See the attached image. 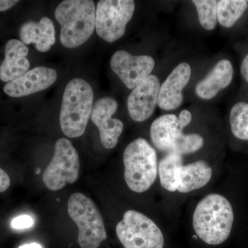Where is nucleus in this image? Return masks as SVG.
Wrapping results in <instances>:
<instances>
[{
  "label": "nucleus",
  "mask_w": 248,
  "mask_h": 248,
  "mask_svg": "<svg viewBox=\"0 0 248 248\" xmlns=\"http://www.w3.org/2000/svg\"><path fill=\"white\" fill-rule=\"evenodd\" d=\"M234 212L229 201L218 194H210L197 204L193 214V228L203 242L217 246L231 235Z\"/></svg>",
  "instance_id": "1"
},
{
  "label": "nucleus",
  "mask_w": 248,
  "mask_h": 248,
  "mask_svg": "<svg viewBox=\"0 0 248 248\" xmlns=\"http://www.w3.org/2000/svg\"><path fill=\"white\" fill-rule=\"evenodd\" d=\"M55 16L61 27L60 42L67 48L82 45L95 29L96 6L92 0H65Z\"/></svg>",
  "instance_id": "2"
},
{
  "label": "nucleus",
  "mask_w": 248,
  "mask_h": 248,
  "mask_svg": "<svg viewBox=\"0 0 248 248\" xmlns=\"http://www.w3.org/2000/svg\"><path fill=\"white\" fill-rule=\"evenodd\" d=\"M94 93L83 79L71 80L65 88L60 114V127L70 138L84 135L93 110Z\"/></svg>",
  "instance_id": "3"
},
{
  "label": "nucleus",
  "mask_w": 248,
  "mask_h": 248,
  "mask_svg": "<svg viewBox=\"0 0 248 248\" xmlns=\"http://www.w3.org/2000/svg\"><path fill=\"white\" fill-rule=\"evenodd\" d=\"M123 160L124 179L129 188L138 193L149 190L157 177L154 148L144 139H137L125 148Z\"/></svg>",
  "instance_id": "4"
},
{
  "label": "nucleus",
  "mask_w": 248,
  "mask_h": 248,
  "mask_svg": "<svg viewBox=\"0 0 248 248\" xmlns=\"http://www.w3.org/2000/svg\"><path fill=\"white\" fill-rule=\"evenodd\" d=\"M68 213L79 229L78 243L81 248H98L107 239L104 220L95 203L84 194L70 197Z\"/></svg>",
  "instance_id": "5"
},
{
  "label": "nucleus",
  "mask_w": 248,
  "mask_h": 248,
  "mask_svg": "<svg viewBox=\"0 0 248 248\" xmlns=\"http://www.w3.org/2000/svg\"><path fill=\"white\" fill-rule=\"evenodd\" d=\"M184 128L175 115L161 116L152 124V141L157 149L167 153L182 156L200 151L203 146V138L198 134L186 135L183 133Z\"/></svg>",
  "instance_id": "6"
},
{
  "label": "nucleus",
  "mask_w": 248,
  "mask_h": 248,
  "mask_svg": "<svg viewBox=\"0 0 248 248\" xmlns=\"http://www.w3.org/2000/svg\"><path fill=\"white\" fill-rule=\"evenodd\" d=\"M117 237L124 248H163L164 236L159 227L146 215L135 210L124 213L116 226Z\"/></svg>",
  "instance_id": "7"
},
{
  "label": "nucleus",
  "mask_w": 248,
  "mask_h": 248,
  "mask_svg": "<svg viewBox=\"0 0 248 248\" xmlns=\"http://www.w3.org/2000/svg\"><path fill=\"white\" fill-rule=\"evenodd\" d=\"M79 155L69 140L61 138L55 145V152L43 174V182L52 191L63 188L66 184H72L79 177Z\"/></svg>",
  "instance_id": "8"
},
{
  "label": "nucleus",
  "mask_w": 248,
  "mask_h": 248,
  "mask_svg": "<svg viewBox=\"0 0 248 248\" xmlns=\"http://www.w3.org/2000/svg\"><path fill=\"white\" fill-rule=\"evenodd\" d=\"M135 10L132 0H101L96 7L95 30L101 38L114 42L123 37Z\"/></svg>",
  "instance_id": "9"
},
{
  "label": "nucleus",
  "mask_w": 248,
  "mask_h": 248,
  "mask_svg": "<svg viewBox=\"0 0 248 248\" xmlns=\"http://www.w3.org/2000/svg\"><path fill=\"white\" fill-rule=\"evenodd\" d=\"M155 62L148 55L135 56L124 50L112 55L110 66L114 73L128 89L133 90L151 76Z\"/></svg>",
  "instance_id": "10"
},
{
  "label": "nucleus",
  "mask_w": 248,
  "mask_h": 248,
  "mask_svg": "<svg viewBox=\"0 0 248 248\" xmlns=\"http://www.w3.org/2000/svg\"><path fill=\"white\" fill-rule=\"evenodd\" d=\"M118 104L113 98L102 97L93 106L91 118L99 129L101 142L107 149L117 146L123 132L124 124L118 119L112 118Z\"/></svg>",
  "instance_id": "11"
},
{
  "label": "nucleus",
  "mask_w": 248,
  "mask_h": 248,
  "mask_svg": "<svg viewBox=\"0 0 248 248\" xmlns=\"http://www.w3.org/2000/svg\"><path fill=\"white\" fill-rule=\"evenodd\" d=\"M157 77L151 75L133 90L128 98V110L130 117L135 122H143L154 113L160 89Z\"/></svg>",
  "instance_id": "12"
},
{
  "label": "nucleus",
  "mask_w": 248,
  "mask_h": 248,
  "mask_svg": "<svg viewBox=\"0 0 248 248\" xmlns=\"http://www.w3.org/2000/svg\"><path fill=\"white\" fill-rule=\"evenodd\" d=\"M58 73L53 68L39 66L8 82L4 93L11 97H22L48 89L56 81Z\"/></svg>",
  "instance_id": "13"
},
{
  "label": "nucleus",
  "mask_w": 248,
  "mask_h": 248,
  "mask_svg": "<svg viewBox=\"0 0 248 248\" xmlns=\"http://www.w3.org/2000/svg\"><path fill=\"white\" fill-rule=\"evenodd\" d=\"M192 69L187 63H181L160 86L158 106L164 110H173L182 104L183 90L190 81Z\"/></svg>",
  "instance_id": "14"
},
{
  "label": "nucleus",
  "mask_w": 248,
  "mask_h": 248,
  "mask_svg": "<svg viewBox=\"0 0 248 248\" xmlns=\"http://www.w3.org/2000/svg\"><path fill=\"white\" fill-rule=\"evenodd\" d=\"M29 48L18 40H11L5 47V58L0 66V79L10 82L29 71L30 62L27 59Z\"/></svg>",
  "instance_id": "15"
},
{
  "label": "nucleus",
  "mask_w": 248,
  "mask_h": 248,
  "mask_svg": "<svg viewBox=\"0 0 248 248\" xmlns=\"http://www.w3.org/2000/svg\"><path fill=\"white\" fill-rule=\"evenodd\" d=\"M234 68L226 59L218 62L210 73L198 83L196 93L201 99H213L222 90L226 89L232 81Z\"/></svg>",
  "instance_id": "16"
},
{
  "label": "nucleus",
  "mask_w": 248,
  "mask_h": 248,
  "mask_svg": "<svg viewBox=\"0 0 248 248\" xmlns=\"http://www.w3.org/2000/svg\"><path fill=\"white\" fill-rule=\"evenodd\" d=\"M19 37L24 45L34 44L38 51L46 53L56 41L53 21L44 17L37 22L29 21L24 23L19 30Z\"/></svg>",
  "instance_id": "17"
},
{
  "label": "nucleus",
  "mask_w": 248,
  "mask_h": 248,
  "mask_svg": "<svg viewBox=\"0 0 248 248\" xmlns=\"http://www.w3.org/2000/svg\"><path fill=\"white\" fill-rule=\"evenodd\" d=\"M213 170L204 161H197L186 166L183 165L178 178L177 191L187 193L198 190L208 184Z\"/></svg>",
  "instance_id": "18"
},
{
  "label": "nucleus",
  "mask_w": 248,
  "mask_h": 248,
  "mask_svg": "<svg viewBox=\"0 0 248 248\" xmlns=\"http://www.w3.org/2000/svg\"><path fill=\"white\" fill-rule=\"evenodd\" d=\"M183 166L182 155L167 153L160 161L159 175L161 186L169 192L177 191L178 178Z\"/></svg>",
  "instance_id": "19"
},
{
  "label": "nucleus",
  "mask_w": 248,
  "mask_h": 248,
  "mask_svg": "<svg viewBox=\"0 0 248 248\" xmlns=\"http://www.w3.org/2000/svg\"><path fill=\"white\" fill-rule=\"evenodd\" d=\"M248 7V1L244 0H220L217 1V20L222 27H233Z\"/></svg>",
  "instance_id": "20"
},
{
  "label": "nucleus",
  "mask_w": 248,
  "mask_h": 248,
  "mask_svg": "<svg viewBox=\"0 0 248 248\" xmlns=\"http://www.w3.org/2000/svg\"><path fill=\"white\" fill-rule=\"evenodd\" d=\"M230 124L235 138L248 140V103L238 102L231 108Z\"/></svg>",
  "instance_id": "21"
},
{
  "label": "nucleus",
  "mask_w": 248,
  "mask_h": 248,
  "mask_svg": "<svg viewBox=\"0 0 248 248\" xmlns=\"http://www.w3.org/2000/svg\"><path fill=\"white\" fill-rule=\"evenodd\" d=\"M217 1L216 0H194L192 1L197 9L201 26L208 31H212L217 27Z\"/></svg>",
  "instance_id": "22"
},
{
  "label": "nucleus",
  "mask_w": 248,
  "mask_h": 248,
  "mask_svg": "<svg viewBox=\"0 0 248 248\" xmlns=\"http://www.w3.org/2000/svg\"><path fill=\"white\" fill-rule=\"evenodd\" d=\"M34 221L29 215H22L15 218L11 222V226L16 230L30 228L33 226Z\"/></svg>",
  "instance_id": "23"
},
{
  "label": "nucleus",
  "mask_w": 248,
  "mask_h": 248,
  "mask_svg": "<svg viewBox=\"0 0 248 248\" xmlns=\"http://www.w3.org/2000/svg\"><path fill=\"white\" fill-rule=\"evenodd\" d=\"M10 185H11V179L9 176L0 167V193L8 190Z\"/></svg>",
  "instance_id": "24"
},
{
  "label": "nucleus",
  "mask_w": 248,
  "mask_h": 248,
  "mask_svg": "<svg viewBox=\"0 0 248 248\" xmlns=\"http://www.w3.org/2000/svg\"><path fill=\"white\" fill-rule=\"evenodd\" d=\"M192 118V114H191L190 111L187 110H182L181 113L179 114V117H178L179 123L184 128H186L187 125L190 124Z\"/></svg>",
  "instance_id": "25"
},
{
  "label": "nucleus",
  "mask_w": 248,
  "mask_h": 248,
  "mask_svg": "<svg viewBox=\"0 0 248 248\" xmlns=\"http://www.w3.org/2000/svg\"><path fill=\"white\" fill-rule=\"evenodd\" d=\"M241 73L243 78L248 83V54L245 57L241 63Z\"/></svg>",
  "instance_id": "26"
},
{
  "label": "nucleus",
  "mask_w": 248,
  "mask_h": 248,
  "mask_svg": "<svg viewBox=\"0 0 248 248\" xmlns=\"http://www.w3.org/2000/svg\"><path fill=\"white\" fill-rule=\"evenodd\" d=\"M19 1H16V0H13V1L11 0H0V11H5L11 9Z\"/></svg>",
  "instance_id": "27"
},
{
  "label": "nucleus",
  "mask_w": 248,
  "mask_h": 248,
  "mask_svg": "<svg viewBox=\"0 0 248 248\" xmlns=\"http://www.w3.org/2000/svg\"><path fill=\"white\" fill-rule=\"evenodd\" d=\"M19 248H43L41 245L37 243H32V244H25L21 246Z\"/></svg>",
  "instance_id": "28"
},
{
  "label": "nucleus",
  "mask_w": 248,
  "mask_h": 248,
  "mask_svg": "<svg viewBox=\"0 0 248 248\" xmlns=\"http://www.w3.org/2000/svg\"></svg>",
  "instance_id": "29"
}]
</instances>
